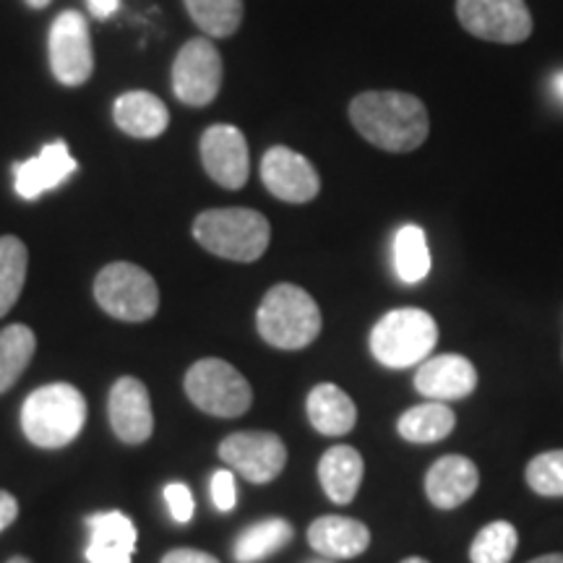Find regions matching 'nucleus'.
Returning a JSON list of instances; mask_svg holds the SVG:
<instances>
[{
  "mask_svg": "<svg viewBox=\"0 0 563 563\" xmlns=\"http://www.w3.org/2000/svg\"><path fill=\"white\" fill-rule=\"evenodd\" d=\"M186 394L201 412L214 418H241L251 410L253 389L235 365L203 357L186 373Z\"/></svg>",
  "mask_w": 563,
  "mask_h": 563,
  "instance_id": "6",
  "label": "nucleus"
},
{
  "mask_svg": "<svg viewBox=\"0 0 563 563\" xmlns=\"http://www.w3.org/2000/svg\"><path fill=\"white\" fill-rule=\"evenodd\" d=\"M477 371L464 355H435L420 363L415 373V389L422 397H431V402H452L464 399L475 391Z\"/></svg>",
  "mask_w": 563,
  "mask_h": 563,
  "instance_id": "15",
  "label": "nucleus"
},
{
  "mask_svg": "<svg viewBox=\"0 0 563 563\" xmlns=\"http://www.w3.org/2000/svg\"><path fill=\"white\" fill-rule=\"evenodd\" d=\"M264 342L277 350H302L321 334V311L298 285H274L256 313Z\"/></svg>",
  "mask_w": 563,
  "mask_h": 563,
  "instance_id": "4",
  "label": "nucleus"
},
{
  "mask_svg": "<svg viewBox=\"0 0 563 563\" xmlns=\"http://www.w3.org/2000/svg\"><path fill=\"white\" fill-rule=\"evenodd\" d=\"M110 426L123 443H144L154 431V415L146 386L133 376H123L110 389Z\"/></svg>",
  "mask_w": 563,
  "mask_h": 563,
  "instance_id": "14",
  "label": "nucleus"
},
{
  "mask_svg": "<svg viewBox=\"0 0 563 563\" xmlns=\"http://www.w3.org/2000/svg\"><path fill=\"white\" fill-rule=\"evenodd\" d=\"M194 238L214 256L251 264L269 249L272 224L262 211L253 209H209L196 217Z\"/></svg>",
  "mask_w": 563,
  "mask_h": 563,
  "instance_id": "3",
  "label": "nucleus"
},
{
  "mask_svg": "<svg viewBox=\"0 0 563 563\" xmlns=\"http://www.w3.org/2000/svg\"><path fill=\"white\" fill-rule=\"evenodd\" d=\"M162 563H220L214 555L196 551V548H175L162 559Z\"/></svg>",
  "mask_w": 563,
  "mask_h": 563,
  "instance_id": "33",
  "label": "nucleus"
},
{
  "mask_svg": "<svg viewBox=\"0 0 563 563\" xmlns=\"http://www.w3.org/2000/svg\"><path fill=\"white\" fill-rule=\"evenodd\" d=\"M26 264L30 253L19 238H0V319L16 306L21 290H24Z\"/></svg>",
  "mask_w": 563,
  "mask_h": 563,
  "instance_id": "27",
  "label": "nucleus"
},
{
  "mask_svg": "<svg viewBox=\"0 0 563 563\" xmlns=\"http://www.w3.org/2000/svg\"><path fill=\"white\" fill-rule=\"evenodd\" d=\"M456 415L446 402H426L410 407L397 422V431L410 443H435L454 431Z\"/></svg>",
  "mask_w": 563,
  "mask_h": 563,
  "instance_id": "24",
  "label": "nucleus"
},
{
  "mask_svg": "<svg viewBox=\"0 0 563 563\" xmlns=\"http://www.w3.org/2000/svg\"><path fill=\"white\" fill-rule=\"evenodd\" d=\"M262 180L266 191L287 203H308L321 191L316 167L302 154L287 146H272L262 159Z\"/></svg>",
  "mask_w": 563,
  "mask_h": 563,
  "instance_id": "13",
  "label": "nucleus"
},
{
  "mask_svg": "<svg viewBox=\"0 0 563 563\" xmlns=\"http://www.w3.org/2000/svg\"><path fill=\"white\" fill-rule=\"evenodd\" d=\"M308 563H334L332 559H316V561H308Z\"/></svg>",
  "mask_w": 563,
  "mask_h": 563,
  "instance_id": "41",
  "label": "nucleus"
},
{
  "mask_svg": "<svg viewBox=\"0 0 563 563\" xmlns=\"http://www.w3.org/2000/svg\"><path fill=\"white\" fill-rule=\"evenodd\" d=\"M527 485L545 498H563V449L538 454L527 464Z\"/></svg>",
  "mask_w": 563,
  "mask_h": 563,
  "instance_id": "30",
  "label": "nucleus"
},
{
  "mask_svg": "<svg viewBox=\"0 0 563 563\" xmlns=\"http://www.w3.org/2000/svg\"><path fill=\"white\" fill-rule=\"evenodd\" d=\"M235 475L230 470H217L211 475V501L220 511H232L235 509Z\"/></svg>",
  "mask_w": 563,
  "mask_h": 563,
  "instance_id": "32",
  "label": "nucleus"
},
{
  "mask_svg": "<svg viewBox=\"0 0 563 563\" xmlns=\"http://www.w3.org/2000/svg\"><path fill=\"white\" fill-rule=\"evenodd\" d=\"M308 543L321 559L344 561L368 551L371 530L361 519L352 517H319L308 527Z\"/></svg>",
  "mask_w": 563,
  "mask_h": 563,
  "instance_id": "19",
  "label": "nucleus"
},
{
  "mask_svg": "<svg viewBox=\"0 0 563 563\" xmlns=\"http://www.w3.org/2000/svg\"><path fill=\"white\" fill-rule=\"evenodd\" d=\"M439 342V323L422 308H394L376 321L371 352L386 368H412L428 361Z\"/></svg>",
  "mask_w": 563,
  "mask_h": 563,
  "instance_id": "5",
  "label": "nucleus"
},
{
  "mask_svg": "<svg viewBox=\"0 0 563 563\" xmlns=\"http://www.w3.org/2000/svg\"><path fill=\"white\" fill-rule=\"evenodd\" d=\"M37 350V336L24 323H13L0 332V394L19 382L21 373L32 363Z\"/></svg>",
  "mask_w": 563,
  "mask_h": 563,
  "instance_id": "26",
  "label": "nucleus"
},
{
  "mask_svg": "<svg viewBox=\"0 0 563 563\" xmlns=\"http://www.w3.org/2000/svg\"><path fill=\"white\" fill-rule=\"evenodd\" d=\"M402 563H431V561H426V559H420V555H410V559H405Z\"/></svg>",
  "mask_w": 563,
  "mask_h": 563,
  "instance_id": "38",
  "label": "nucleus"
},
{
  "mask_svg": "<svg viewBox=\"0 0 563 563\" xmlns=\"http://www.w3.org/2000/svg\"><path fill=\"white\" fill-rule=\"evenodd\" d=\"M350 121L365 141L394 154L415 152L431 131L426 104L405 91L357 95L350 102Z\"/></svg>",
  "mask_w": 563,
  "mask_h": 563,
  "instance_id": "1",
  "label": "nucleus"
},
{
  "mask_svg": "<svg viewBox=\"0 0 563 563\" xmlns=\"http://www.w3.org/2000/svg\"><path fill=\"white\" fill-rule=\"evenodd\" d=\"M95 298L104 313L121 321H150L159 308V287L136 264H108L95 279Z\"/></svg>",
  "mask_w": 563,
  "mask_h": 563,
  "instance_id": "7",
  "label": "nucleus"
},
{
  "mask_svg": "<svg viewBox=\"0 0 563 563\" xmlns=\"http://www.w3.org/2000/svg\"><path fill=\"white\" fill-rule=\"evenodd\" d=\"M519 532L517 527L506 519L485 525L475 534L473 545H470V561L473 563H509L517 553Z\"/></svg>",
  "mask_w": 563,
  "mask_h": 563,
  "instance_id": "29",
  "label": "nucleus"
},
{
  "mask_svg": "<svg viewBox=\"0 0 563 563\" xmlns=\"http://www.w3.org/2000/svg\"><path fill=\"white\" fill-rule=\"evenodd\" d=\"M456 19L475 37L501 45H517L532 32L525 0H456Z\"/></svg>",
  "mask_w": 563,
  "mask_h": 563,
  "instance_id": "9",
  "label": "nucleus"
},
{
  "mask_svg": "<svg viewBox=\"0 0 563 563\" xmlns=\"http://www.w3.org/2000/svg\"><path fill=\"white\" fill-rule=\"evenodd\" d=\"M89 527V563H131L136 553V527L121 511L95 514L87 519Z\"/></svg>",
  "mask_w": 563,
  "mask_h": 563,
  "instance_id": "18",
  "label": "nucleus"
},
{
  "mask_svg": "<svg viewBox=\"0 0 563 563\" xmlns=\"http://www.w3.org/2000/svg\"><path fill=\"white\" fill-rule=\"evenodd\" d=\"M19 517V501L11 496V493L0 490V532L9 530V527L16 522Z\"/></svg>",
  "mask_w": 563,
  "mask_h": 563,
  "instance_id": "34",
  "label": "nucleus"
},
{
  "mask_svg": "<svg viewBox=\"0 0 563 563\" xmlns=\"http://www.w3.org/2000/svg\"><path fill=\"white\" fill-rule=\"evenodd\" d=\"M394 269L405 285H418L431 272V251H428L426 232L418 224H405L394 235Z\"/></svg>",
  "mask_w": 563,
  "mask_h": 563,
  "instance_id": "25",
  "label": "nucleus"
},
{
  "mask_svg": "<svg viewBox=\"0 0 563 563\" xmlns=\"http://www.w3.org/2000/svg\"><path fill=\"white\" fill-rule=\"evenodd\" d=\"M165 501H167V509H170V517L175 519V522H178V525L191 522L194 496H191V488H188V485H183V483L167 485Z\"/></svg>",
  "mask_w": 563,
  "mask_h": 563,
  "instance_id": "31",
  "label": "nucleus"
},
{
  "mask_svg": "<svg viewBox=\"0 0 563 563\" xmlns=\"http://www.w3.org/2000/svg\"><path fill=\"white\" fill-rule=\"evenodd\" d=\"M47 3H51V0H26V5H30V9H45Z\"/></svg>",
  "mask_w": 563,
  "mask_h": 563,
  "instance_id": "37",
  "label": "nucleus"
},
{
  "mask_svg": "<svg viewBox=\"0 0 563 563\" xmlns=\"http://www.w3.org/2000/svg\"><path fill=\"white\" fill-rule=\"evenodd\" d=\"M76 159L70 157L66 141H53L32 159L13 167L16 178V194L24 201H37L47 191H55L76 173Z\"/></svg>",
  "mask_w": 563,
  "mask_h": 563,
  "instance_id": "16",
  "label": "nucleus"
},
{
  "mask_svg": "<svg viewBox=\"0 0 563 563\" xmlns=\"http://www.w3.org/2000/svg\"><path fill=\"white\" fill-rule=\"evenodd\" d=\"M308 420L321 435H347L357 422V407L336 384H319L308 394Z\"/></svg>",
  "mask_w": 563,
  "mask_h": 563,
  "instance_id": "22",
  "label": "nucleus"
},
{
  "mask_svg": "<svg viewBox=\"0 0 563 563\" xmlns=\"http://www.w3.org/2000/svg\"><path fill=\"white\" fill-rule=\"evenodd\" d=\"M51 68L63 87H81L95 70V51L87 19L79 11H63L51 26Z\"/></svg>",
  "mask_w": 563,
  "mask_h": 563,
  "instance_id": "10",
  "label": "nucleus"
},
{
  "mask_svg": "<svg viewBox=\"0 0 563 563\" xmlns=\"http://www.w3.org/2000/svg\"><path fill=\"white\" fill-rule=\"evenodd\" d=\"M292 534V525L287 522V519H262V522L245 527V530L238 534L232 555H235L238 563H258L269 559L272 553L282 551V548L290 543Z\"/></svg>",
  "mask_w": 563,
  "mask_h": 563,
  "instance_id": "23",
  "label": "nucleus"
},
{
  "mask_svg": "<svg viewBox=\"0 0 563 563\" xmlns=\"http://www.w3.org/2000/svg\"><path fill=\"white\" fill-rule=\"evenodd\" d=\"M87 5L97 19H110L121 5V0H87Z\"/></svg>",
  "mask_w": 563,
  "mask_h": 563,
  "instance_id": "35",
  "label": "nucleus"
},
{
  "mask_svg": "<svg viewBox=\"0 0 563 563\" xmlns=\"http://www.w3.org/2000/svg\"><path fill=\"white\" fill-rule=\"evenodd\" d=\"M555 89H559V95L563 97V74L555 76Z\"/></svg>",
  "mask_w": 563,
  "mask_h": 563,
  "instance_id": "39",
  "label": "nucleus"
},
{
  "mask_svg": "<svg viewBox=\"0 0 563 563\" xmlns=\"http://www.w3.org/2000/svg\"><path fill=\"white\" fill-rule=\"evenodd\" d=\"M477 485H481V473H477L475 462L462 454H446L433 462V467L426 475V493L428 501L435 509H456L464 501L475 496Z\"/></svg>",
  "mask_w": 563,
  "mask_h": 563,
  "instance_id": "17",
  "label": "nucleus"
},
{
  "mask_svg": "<svg viewBox=\"0 0 563 563\" xmlns=\"http://www.w3.org/2000/svg\"><path fill=\"white\" fill-rule=\"evenodd\" d=\"M87 399L70 384L40 386L21 407V431L40 449L68 446L84 431Z\"/></svg>",
  "mask_w": 563,
  "mask_h": 563,
  "instance_id": "2",
  "label": "nucleus"
},
{
  "mask_svg": "<svg viewBox=\"0 0 563 563\" xmlns=\"http://www.w3.org/2000/svg\"><path fill=\"white\" fill-rule=\"evenodd\" d=\"M220 460L249 483H272L287 464V446L277 433L241 431L220 443Z\"/></svg>",
  "mask_w": 563,
  "mask_h": 563,
  "instance_id": "11",
  "label": "nucleus"
},
{
  "mask_svg": "<svg viewBox=\"0 0 563 563\" xmlns=\"http://www.w3.org/2000/svg\"><path fill=\"white\" fill-rule=\"evenodd\" d=\"M112 118H115L118 129L133 139H157L170 125V112H167L165 102L152 91L141 89L125 91L118 97Z\"/></svg>",
  "mask_w": 563,
  "mask_h": 563,
  "instance_id": "20",
  "label": "nucleus"
},
{
  "mask_svg": "<svg viewBox=\"0 0 563 563\" xmlns=\"http://www.w3.org/2000/svg\"><path fill=\"white\" fill-rule=\"evenodd\" d=\"M365 462L357 449L340 443L332 446L319 462V481L321 488L334 504H350L357 496L363 483Z\"/></svg>",
  "mask_w": 563,
  "mask_h": 563,
  "instance_id": "21",
  "label": "nucleus"
},
{
  "mask_svg": "<svg viewBox=\"0 0 563 563\" xmlns=\"http://www.w3.org/2000/svg\"><path fill=\"white\" fill-rule=\"evenodd\" d=\"M186 9L207 37H230L243 21V0H186Z\"/></svg>",
  "mask_w": 563,
  "mask_h": 563,
  "instance_id": "28",
  "label": "nucleus"
},
{
  "mask_svg": "<svg viewBox=\"0 0 563 563\" xmlns=\"http://www.w3.org/2000/svg\"><path fill=\"white\" fill-rule=\"evenodd\" d=\"M222 74V55L214 47V42L207 37L186 42L173 63L175 97L191 108H203L220 95Z\"/></svg>",
  "mask_w": 563,
  "mask_h": 563,
  "instance_id": "8",
  "label": "nucleus"
},
{
  "mask_svg": "<svg viewBox=\"0 0 563 563\" xmlns=\"http://www.w3.org/2000/svg\"><path fill=\"white\" fill-rule=\"evenodd\" d=\"M9 563H32L30 559H21V555H16V559H11Z\"/></svg>",
  "mask_w": 563,
  "mask_h": 563,
  "instance_id": "40",
  "label": "nucleus"
},
{
  "mask_svg": "<svg viewBox=\"0 0 563 563\" xmlns=\"http://www.w3.org/2000/svg\"><path fill=\"white\" fill-rule=\"evenodd\" d=\"M201 162L203 170L217 186L230 188V191L243 188L251 173L249 141H245L243 131L230 123H217L203 131Z\"/></svg>",
  "mask_w": 563,
  "mask_h": 563,
  "instance_id": "12",
  "label": "nucleus"
},
{
  "mask_svg": "<svg viewBox=\"0 0 563 563\" xmlns=\"http://www.w3.org/2000/svg\"><path fill=\"white\" fill-rule=\"evenodd\" d=\"M527 563H563V553H548V555H540V559H532Z\"/></svg>",
  "mask_w": 563,
  "mask_h": 563,
  "instance_id": "36",
  "label": "nucleus"
}]
</instances>
